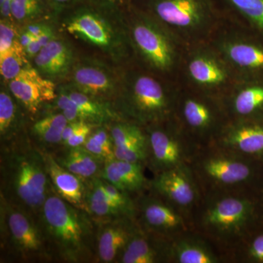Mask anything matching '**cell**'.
Wrapping results in <instances>:
<instances>
[{
  "instance_id": "f1b7e54d",
  "label": "cell",
  "mask_w": 263,
  "mask_h": 263,
  "mask_svg": "<svg viewBox=\"0 0 263 263\" xmlns=\"http://www.w3.org/2000/svg\"><path fill=\"white\" fill-rule=\"evenodd\" d=\"M84 115L86 122L95 126L108 125L114 121L121 120L113 103L90 96L75 89L70 85L62 86Z\"/></svg>"
},
{
  "instance_id": "60d3db41",
  "label": "cell",
  "mask_w": 263,
  "mask_h": 263,
  "mask_svg": "<svg viewBox=\"0 0 263 263\" xmlns=\"http://www.w3.org/2000/svg\"><path fill=\"white\" fill-rule=\"evenodd\" d=\"M84 123L85 122H71L67 123L65 129H64L63 133H62V145H63L70 137L73 136L74 133L82 126Z\"/></svg>"
},
{
  "instance_id": "83f0119b",
  "label": "cell",
  "mask_w": 263,
  "mask_h": 263,
  "mask_svg": "<svg viewBox=\"0 0 263 263\" xmlns=\"http://www.w3.org/2000/svg\"><path fill=\"white\" fill-rule=\"evenodd\" d=\"M29 117L11 93L2 89L0 92V144L18 139L28 134Z\"/></svg>"
},
{
  "instance_id": "5bb4252c",
  "label": "cell",
  "mask_w": 263,
  "mask_h": 263,
  "mask_svg": "<svg viewBox=\"0 0 263 263\" xmlns=\"http://www.w3.org/2000/svg\"><path fill=\"white\" fill-rule=\"evenodd\" d=\"M134 199L136 221L142 229L168 240L193 230L182 213L150 190Z\"/></svg>"
},
{
  "instance_id": "7a4b0ae2",
  "label": "cell",
  "mask_w": 263,
  "mask_h": 263,
  "mask_svg": "<svg viewBox=\"0 0 263 263\" xmlns=\"http://www.w3.org/2000/svg\"><path fill=\"white\" fill-rule=\"evenodd\" d=\"M0 146V196L38 219L52 190L43 151L28 134Z\"/></svg>"
},
{
  "instance_id": "bcb514c9",
  "label": "cell",
  "mask_w": 263,
  "mask_h": 263,
  "mask_svg": "<svg viewBox=\"0 0 263 263\" xmlns=\"http://www.w3.org/2000/svg\"><path fill=\"white\" fill-rule=\"evenodd\" d=\"M93 1L99 2V3H105L125 8L133 3V0H93Z\"/></svg>"
},
{
  "instance_id": "9c48e42d",
  "label": "cell",
  "mask_w": 263,
  "mask_h": 263,
  "mask_svg": "<svg viewBox=\"0 0 263 263\" xmlns=\"http://www.w3.org/2000/svg\"><path fill=\"white\" fill-rule=\"evenodd\" d=\"M0 262H54L38 219L2 196Z\"/></svg>"
},
{
  "instance_id": "277c9868",
  "label": "cell",
  "mask_w": 263,
  "mask_h": 263,
  "mask_svg": "<svg viewBox=\"0 0 263 263\" xmlns=\"http://www.w3.org/2000/svg\"><path fill=\"white\" fill-rule=\"evenodd\" d=\"M62 14L64 29L69 34L98 48L117 63H133L124 8L93 0H78Z\"/></svg>"
},
{
  "instance_id": "4316f807",
  "label": "cell",
  "mask_w": 263,
  "mask_h": 263,
  "mask_svg": "<svg viewBox=\"0 0 263 263\" xmlns=\"http://www.w3.org/2000/svg\"><path fill=\"white\" fill-rule=\"evenodd\" d=\"M50 153L62 167L85 181L100 177L105 163L83 146H61Z\"/></svg>"
},
{
  "instance_id": "7c38bea8",
  "label": "cell",
  "mask_w": 263,
  "mask_h": 263,
  "mask_svg": "<svg viewBox=\"0 0 263 263\" xmlns=\"http://www.w3.org/2000/svg\"><path fill=\"white\" fill-rule=\"evenodd\" d=\"M238 81L234 71L209 42L186 47L179 86L221 100Z\"/></svg>"
},
{
  "instance_id": "7402d4cb",
  "label": "cell",
  "mask_w": 263,
  "mask_h": 263,
  "mask_svg": "<svg viewBox=\"0 0 263 263\" xmlns=\"http://www.w3.org/2000/svg\"><path fill=\"white\" fill-rule=\"evenodd\" d=\"M170 240L138 228L117 263H169Z\"/></svg>"
},
{
  "instance_id": "5b68a950",
  "label": "cell",
  "mask_w": 263,
  "mask_h": 263,
  "mask_svg": "<svg viewBox=\"0 0 263 263\" xmlns=\"http://www.w3.org/2000/svg\"><path fill=\"white\" fill-rule=\"evenodd\" d=\"M178 89L179 84L133 62L121 76L113 105L122 120L145 128L174 117Z\"/></svg>"
},
{
  "instance_id": "f6af8a7d",
  "label": "cell",
  "mask_w": 263,
  "mask_h": 263,
  "mask_svg": "<svg viewBox=\"0 0 263 263\" xmlns=\"http://www.w3.org/2000/svg\"><path fill=\"white\" fill-rule=\"evenodd\" d=\"M34 40H36V38L32 34H31L30 33L24 30V29L20 31V32H19L18 41L24 48L28 46Z\"/></svg>"
},
{
  "instance_id": "ee69618b",
  "label": "cell",
  "mask_w": 263,
  "mask_h": 263,
  "mask_svg": "<svg viewBox=\"0 0 263 263\" xmlns=\"http://www.w3.org/2000/svg\"><path fill=\"white\" fill-rule=\"evenodd\" d=\"M12 0H0V12L2 18L12 19Z\"/></svg>"
},
{
  "instance_id": "4fadbf2b",
  "label": "cell",
  "mask_w": 263,
  "mask_h": 263,
  "mask_svg": "<svg viewBox=\"0 0 263 263\" xmlns=\"http://www.w3.org/2000/svg\"><path fill=\"white\" fill-rule=\"evenodd\" d=\"M145 129L148 141L146 167L152 174L189 165L198 147L183 133L174 117Z\"/></svg>"
},
{
  "instance_id": "603a6c76",
  "label": "cell",
  "mask_w": 263,
  "mask_h": 263,
  "mask_svg": "<svg viewBox=\"0 0 263 263\" xmlns=\"http://www.w3.org/2000/svg\"><path fill=\"white\" fill-rule=\"evenodd\" d=\"M144 164L114 158L104 163L100 177L136 197L149 190L150 179L145 175Z\"/></svg>"
},
{
  "instance_id": "b9f144b4",
  "label": "cell",
  "mask_w": 263,
  "mask_h": 263,
  "mask_svg": "<svg viewBox=\"0 0 263 263\" xmlns=\"http://www.w3.org/2000/svg\"><path fill=\"white\" fill-rule=\"evenodd\" d=\"M42 48V46L40 44V43L36 39L32 41L28 46L24 48V50H25L27 58L34 59L39 53V52L41 51Z\"/></svg>"
},
{
  "instance_id": "74e56055",
  "label": "cell",
  "mask_w": 263,
  "mask_h": 263,
  "mask_svg": "<svg viewBox=\"0 0 263 263\" xmlns=\"http://www.w3.org/2000/svg\"><path fill=\"white\" fill-rule=\"evenodd\" d=\"M98 126L93 125L89 123L85 122L77 131L74 133L73 136L70 137L67 141L62 145L66 147H78L84 144L85 142L88 139L91 132L95 127Z\"/></svg>"
},
{
  "instance_id": "e575fe53",
  "label": "cell",
  "mask_w": 263,
  "mask_h": 263,
  "mask_svg": "<svg viewBox=\"0 0 263 263\" xmlns=\"http://www.w3.org/2000/svg\"><path fill=\"white\" fill-rule=\"evenodd\" d=\"M83 146L104 162L115 158L113 139L108 125L95 127Z\"/></svg>"
},
{
  "instance_id": "cb8c5ba5",
  "label": "cell",
  "mask_w": 263,
  "mask_h": 263,
  "mask_svg": "<svg viewBox=\"0 0 263 263\" xmlns=\"http://www.w3.org/2000/svg\"><path fill=\"white\" fill-rule=\"evenodd\" d=\"M43 151V150H42ZM48 177L59 196L74 206L86 211V181L62 167L47 151H43Z\"/></svg>"
},
{
  "instance_id": "d6a6232c",
  "label": "cell",
  "mask_w": 263,
  "mask_h": 263,
  "mask_svg": "<svg viewBox=\"0 0 263 263\" xmlns=\"http://www.w3.org/2000/svg\"><path fill=\"white\" fill-rule=\"evenodd\" d=\"M53 15L46 0H12L11 16L15 22L29 24Z\"/></svg>"
},
{
  "instance_id": "3957f363",
  "label": "cell",
  "mask_w": 263,
  "mask_h": 263,
  "mask_svg": "<svg viewBox=\"0 0 263 263\" xmlns=\"http://www.w3.org/2000/svg\"><path fill=\"white\" fill-rule=\"evenodd\" d=\"M38 221L54 262H97V221L59 196L53 186Z\"/></svg>"
},
{
  "instance_id": "f35d334b",
  "label": "cell",
  "mask_w": 263,
  "mask_h": 263,
  "mask_svg": "<svg viewBox=\"0 0 263 263\" xmlns=\"http://www.w3.org/2000/svg\"><path fill=\"white\" fill-rule=\"evenodd\" d=\"M51 7L53 16H59L64 10L75 4L78 0H46Z\"/></svg>"
},
{
  "instance_id": "ab89813d",
  "label": "cell",
  "mask_w": 263,
  "mask_h": 263,
  "mask_svg": "<svg viewBox=\"0 0 263 263\" xmlns=\"http://www.w3.org/2000/svg\"><path fill=\"white\" fill-rule=\"evenodd\" d=\"M29 24L24 27V29L32 34L36 39H37L38 36L41 35L45 30H46L49 27V26L44 23V22H38V21Z\"/></svg>"
},
{
  "instance_id": "ffe728a7",
  "label": "cell",
  "mask_w": 263,
  "mask_h": 263,
  "mask_svg": "<svg viewBox=\"0 0 263 263\" xmlns=\"http://www.w3.org/2000/svg\"><path fill=\"white\" fill-rule=\"evenodd\" d=\"M221 101L229 120L263 119V79L238 81Z\"/></svg>"
},
{
  "instance_id": "ba28073f",
  "label": "cell",
  "mask_w": 263,
  "mask_h": 263,
  "mask_svg": "<svg viewBox=\"0 0 263 263\" xmlns=\"http://www.w3.org/2000/svg\"><path fill=\"white\" fill-rule=\"evenodd\" d=\"M186 46L208 42L220 22L214 0H133Z\"/></svg>"
},
{
  "instance_id": "ac0fdd59",
  "label": "cell",
  "mask_w": 263,
  "mask_h": 263,
  "mask_svg": "<svg viewBox=\"0 0 263 263\" xmlns=\"http://www.w3.org/2000/svg\"><path fill=\"white\" fill-rule=\"evenodd\" d=\"M213 143L263 162V119L229 120Z\"/></svg>"
},
{
  "instance_id": "836d02e7",
  "label": "cell",
  "mask_w": 263,
  "mask_h": 263,
  "mask_svg": "<svg viewBox=\"0 0 263 263\" xmlns=\"http://www.w3.org/2000/svg\"><path fill=\"white\" fill-rule=\"evenodd\" d=\"M25 50L18 41L3 53H0V72L5 81L13 80L29 65Z\"/></svg>"
},
{
  "instance_id": "2e32d148",
  "label": "cell",
  "mask_w": 263,
  "mask_h": 263,
  "mask_svg": "<svg viewBox=\"0 0 263 263\" xmlns=\"http://www.w3.org/2000/svg\"><path fill=\"white\" fill-rule=\"evenodd\" d=\"M70 74V86L85 94L112 103L117 98L121 76L104 62L83 59L76 61Z\"/></svg>"
},
{
  "instance_id": "8d00e7d4",
  "label": "cell",
  "mask_w": 263,
  "mask_h": 263,
  "mask_svg": "<svg viewBox=\"0 0 263 263\" xmlns=\"http://www.w3.org/2000/svg\"><path fill=\"white\" fill-rule=\"evenodd\" d=\"M13 19L1 18L0 22V53L9 49L17 41L19 32Z\"/></svg>"
},
{
  "instance_id": "7bdbcfd3",
  "label": "cell",
  "mask_w": 263,
  "mask_h": 263,
  "mask_svg": "<svg viewBox=\"0 0 263 263\" xmlns=\"http://www.w3.org/2000/svg\"><path fill=\"white\" fill-rule=\"evenodd\" d=\"M54 32L52 30L51 27H48L46 30L38 36L37 37V41L40 43V44L42 46V47H44L46 45L48 44L51 41H53L54 38H56Z\"/></svg>"
},
{
  "instance_id": "9a60e30c",
  "label": "cell",
  "mask_w": 263,
  "mask_h": 263,
  "mask_svg": "<svg viewBox=\"0 0 263 263\" xmlns=\"http://www.w3.org/2000/svg\"><path fill=\"white\" fill-rule=\"evenodd\" d=\"M149 190L174 205L191 223L202 198L201 190L189 165L153 175Z\"/></svg>"
},
{
  "instance_id": "e0dca14e",
  "label": "cell",
  "mask_w": 263,
  "mask_h": 263,
  "mask_svg": "<svg viewBox=\"0 0 263 263\" xmlns=\"http://www.w3.org/2000/svg\"><path fill=\"white\" fill-rule=\"evenodd\" d=\"M10 92L24 108L31 121L39 117L43 108L57 96L54 83L43 77L29 65L17 77L9 81Z\"/></svg>"
},
{
  "instance_id": "d590c367",
  "label": "cell",
  "mask_w": 263,
  "mask_h": 263,
  "mask_svg": "<svg viewBox=\"0 0 263 263\" xmlns=\"http://www.w3.org/2000/svg\"><path fill=\"white\" fill-rule=\"evenodd\" d=\"M114 156L117 160L144 164L148 159V141H138L122 147H114Z\"/></svg>"
},
{
  "instance_id": "d4e9b609",
  "label": "cell",
  "mask_w": 263,
  "mask_h": 263,
  "mask_svg": "<svg viewBox=\"0 0 263 263\" xmlns=\"http://www.w3.org/2000/svg\"><path fill=\"white\" fill-rule=\"evenodd\" d=\"M33 61L38 72L51 80L70 73L76 62L70 45L57 37L43 47Z\"/></svg>"
},
{
  "instance_id": "1f68e13d",
  "label": "cell",
  "mask_w": 263,
  "mask_h": 263,
  "mask_svg": "<svg viewBox=\"0 0 263 263\" xmlns=\"http://www.w3.org/2000/svg\"><path fill=\"white\" fill-rule=\"evenodd\" d=\"M228 263H263V224L227 256Z\"/></svg>"
},
{
  "instance_id": "f546056e",
  "label": "cell",
  "mask_w": 263,
  "mask_h": 263,
  "mask_svg": "<svg viewBox=\"0 0 263 263\" xmlns=\"http://www.w3.org/2000/svg\"><path fill=\"white\" fill-rule=\"evenodd\" d=\"M221 15L263 35V0H214Z\"/></svg>"
},
{
  "instance_id": "44dd1931",
  "label": "cell",
  "mask_w": 263,
  "mask_h": 263,
  "mask_svg": "<svg viewBox=\"0 0 263 263\" xmlns=\"http://www.w3.org/2000/svg\"><path fill=\"white\" fill-rule=\"evenodd\" d=\"M169 263H227L206 238L194 230L170 240Z\"/></svg>"
},
{
  "instance_id": "d6986e66",
  "label": "cell",
  "mask_w": 263,
  "mask_h": 263,
  "mask_svg": "<svg viewBox=\"0 0 263 263\" xmlns=\"http://www.w3.org/2000/svg\"><path fill=\"white\" fill-rule=\"evenodd\" d=\"M97 262L117 263L123 249L136 231V218L119 216L97 221Z\"/></svg>"
},
{
  "instance_id": "4dcf8cb0",
  "label": "cell",
  "mask_w": 263,
  "mask_h": 263,
  "mask_svg": "<svg viewBox=\"0 0 263 263\" xmlns=\"http://www.w3.org/2000/svg\"><path fill=\"white\" fill-rule=\"evenodd\" d=\"M86 204L87 212L96 221L126 216L109 198L100 177L86 181Z\"/></svg>"
},
{
  "instance_id": "8fae6325",
  "label": "cell",
  "mask_w": 263,
  "mask_h": 263,
  "mask_svg": "<svg viewBox=\"0 0 263 263\" xmlns=\"http://www.w3.org/2000/svg\"><path fill=\"white\" fill-rule=\"evenodd\" d=\"M174 119L198 148L214 143L229 122L220 99L179 85Z\"/></svg>"
},
{
  "instance_id": "484cf974",
  "label": "cell",
  "mask_w": 263,
  "mask_h": 263,
  "mask_svg": "<svg viewBox=\"0 0 263 263\" xmlns=\"http://www.w3.org/2000/svg\"><path fill=\"white\" fill-rule=\"evenodd\" d=\"M67 123L65 116L58 110L45 112L30 124L29 138L40 149L53 152L62 146V133Z\"/></svg>"
},
{
  "instance_id": "30bf717a",
  "label": "cell",
  "mask_w": 263,
  "mask_h": 263,
  "mask_svg": "<svg viewBox=\"0 0 263 263\" xmlns=\"http://www.w3.org/2000/svg\"><path fill=\"white\" fill-rule=\"evenodd\" d=\"M234 71L238 80L263 79V35L221 15L208 41Z\"/></svg>"
},
{
  "instance_id": "8992f818",
  "label": "cell",
  "mask_w": 263,
  "mask_h": 263,
  "mask_svg": "<svg viewBox=\"0 0 263 263\" xmlns=\"http://www.w3.org/2000/svg\"><path fill=\"white\" fill-rule=\"evenodd\" d=\"M124 15L133 62L178 84L187 46L133 3L124 8Z\"/></svg>"
},
{
  "instance_id": "6da1fadb",
  "label": "cell",
  "mask_w": 263,
  "mask_h": 263,
  "mask_svg": "<svg viewBox=\"0 0 263 263\" xmlns=\"http://www.w3.org/2000/svg\"><path fill=\"white\" fill-rule=\"evenodd\" d=\"M194 231L226 257L263 224V191L235 190L202 195L192 217ZM228 263V262H227Z\"/></svg>"
},
{
  "instance_id": "52a82bcc",
  "label": "cell",
  "mask_w": 263,
  "mask_h": 263,
  "mask_svg": "<svg viewBox=\"0 0 263 263\" xmlns=\"http://www.w3.org/2000/svg\"><path fill=\"white\" fill-rule=\"evenodd\" d=\"M189 167L202 195L235 190L263 191V162L212 143L199 147Z\"/></svg>"
}]
</instances>
